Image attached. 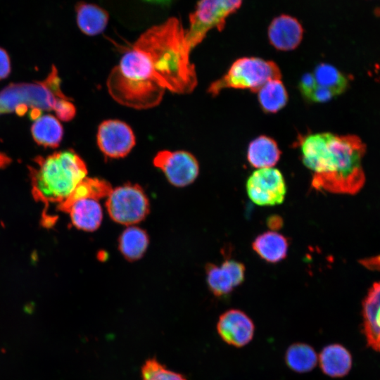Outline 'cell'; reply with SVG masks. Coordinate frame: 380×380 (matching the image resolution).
<instances>
[{"mask_svg": "<svg viewBox=\"0 0 380 380\" xmlns=\"http://www.w3.org/2000/svg\"><path fill=\"white\" fill-rule=\"evenodd\" d=\"M311 172V186L319 191L354 195L365 183L362 160L366 145L355 134H300L296 143Z\"/></svg>", "mask_w": 380, "mask_h": 380, "instance_id": "6da1fadb", "label": "cell"}, {"mask_svg": "<svg viewBox=\"0 0 380 380\" xmlns=\"http://www.w3.org/2000/svg\"><path fill=\"white\" fill-rule=\"evenodd\" d=\"M148 80L165 90L185 94L197 86V75L190 61L185 30L176 18L153 26L142 33L132 46Z\"/></svg>", "mask_w": 380, "mask_h": 380, "instance_id": "7a4b0ae2", "label": "cell"}, {"mask_svg": "<svg viewBox=\"0 0 380 380\" xmlns=\"http://www.w3.org/2000/svg\"><path fill=\"white\" fill-rule=\"evenodd\" d=\"M30 166L32 194L35 200L48 204L63 202L87 175L83 159L73 150L37 156Z\"/></svg>", "mask_w": 380, "mask_h": 380, "instance_id": "3957f363", "label": "cell"}, {"mask_svg": "<svg viewBox=\"0 0 380 380\" xmlns=\"http://www.w3.org/2000/svg\"><path fill=\"white\" fill-rule=\"evenodd\" d=\"M60 84L56 74H49L43 82L11 84L0 91V114L15 112L23 115L28 109L53 110L58 100L69 99Z\"/></svg>", "mask_w": 380, "mask_h": 380, "instance_id": "277c9868", "label": "cell"}, {"mask_svg": "<svg viewBox=\"0 0 380 380\" xmlns=\"http://www.w3.org/2000/svg\"><path fill=\"white\" fill-rule=\"evenodd\" d=\"M281 77L280 68L274 61L258 57H242L236 59L224 75L209 85L208 93L215 96L225 89L258 92L268 81Z\"/></svg>", "mask_w": 380, "mask_h": 380, "instance_id": "5b68a950", "label": "cell"}, {"mask_svg": "<svg viewBox=\"0 0 380 380\" xmlns=\"http://www.w3.org/2000/svg\"><path fill=\"white\" fill-rule=\"evenodd\" d=\"M107 89L118 103L138 109H148L162 101L165 89L156 83L129 79L115 66L107 78Z\"/></svg>", "mask_w": 380, "mask_h": 380, "instance_id": "8992f818", "label": "cell"}, {"mask_svg": "<svg viewBox=\"0 0 380 380\" xmlns=\"http://www.w3.org/2000/svg\"><path fill=\"white\" fill-rule=\"evenodd\" d=\"M243 0H199L189 15V27L185 31L187 43L192 50L215 28L221 31L227 18L236 12Z\"/></svg>", "mask_w": 380, "mask_h": 380, "instance_id": "52a82bcc", "label": "cell"}, {"mask_svg": "<svg viewBox=\"0 0 380 380\" xmlns=\"http://www.w3.org/2000/svg\"><path fill=\"white\" fill-rule=\"evenodd\" d=\"M106 207L113 221L126 226L142 221L150 210L149 201L143 189L131 183L113 189L107 196Z\"/></svg>", "mask_w": 380, "mask_h": 380, "instance_id": "ba28073f", "label": "cell"}, {"mask_svg": "<svg viewBox=\"0 0 380 380\" xmlns=\"http://www.w3.org/2000/svg\"><path fill=\"white\" fill-rule=\"evenodd\" d=\"M250 200L260 206H273L283 203L286 184L281 171L274 167L259 168L251 173L246 183Z\"/></svg>", "mask_w": 380, "mask_h": 380, "instance_id": "9c48e42d", "label": "cell"}, {"mask_svg": "<svg viewBox=\"0 0 380 380\" xmlns=\"http://www.w3.org/2000/svg\"><path fill=\"white\" fill-rule=\"evenodd\" d=\"M153 163L163 172L171 184L177 187L191 184L199 173L198 160L186 151H160L154 157Z\"/></svg>", "mask_w": 380, "mask_h": 380, "instance_id": "30bf717a", "label": "cell"}, {"mask_svg": "<svg viewBox=\"0 0 380 380\" xmlns=\"http://www.w3.org/2000/svg\"><path fill=\"white\" fill-rule=\"evenodd\" d=\"M97 144L104 156L120 158L127 156L136 144L132 128L119 120H106L98 128Z\"/></svg>", "mask_w": 380, "mask_h": 380, "instance_id": "8fae6325", "label": "cell"}, {"mask_svg": "<svg viewBox=\"0 0 380 380\" xmlns=\"http://www.w3.org/2000/svg\"><path fill=\"white\" fill-rule=\"evenodd\" d=\"M246 268L242 262L226 259L220 266L208 263L205 266L206 281L210 291L217 297L229 295L235 287L245 279Z\"/></svg>", "mask_w": 380, "mask_h": 380, "instance_id": "7c38bea8", "label": "cell"}, {"mask_svg": "<svg viewBox=\"0 0 380 380\" xmlns=\"http://www.w3.org/2000/svg\"><path fill=\"white\" fill-rule=\"evenodd\" d=\"M217 331L225 343L235 347H243L253 339L255 325L244 312L230 309L220 316Z\"/></svg>", "mask_w": 380, "mask_h": 380, "instance_id": "4fadbf2b", "label": "cell"}, {"mask_svg": "<svg viewBox=\"0 0 380 380\" xmlns=\"http://www.w3.org/2000/svg\"><path fill=\"white\" fill-rule=\"evenodd\" d=\"M303 35L300 23L287 15L275 18L268 28L270 44L280 51H291L300 44Z\"/></svg>", "mask_w": 380, "mask_h": 380, "instance_id": "5bb4252c", "label": "cell"}, {"mask_svg": "<svg viewBox=\"0 0 380 380\" xmlns=\"http://www.w3.org/2000/svg\"><path fill=\"white\" fill-rule=\"evenodd\" d=\"M362 317L367 346L380 353V281L372 284L362 302Z\"/></svg>", "mask_w": 380, "mask_h": 380, "instance_id": "9a60e30c", "label": "cell"}, {"mask_svg": "<svg viewBox=\"0 0 380 380\" xmlns=\"http://www.w3.org/2000/svg\"><path fill=\"white\" fill-rule=\"evenodd\" d=\"M72 224L87 232L97 229L103 220V210L99 200L87 198L75 201L68 208Z\"/></svg>", "mask_w": 380, "mask_h": 380, "instance_id": "2e32d148", "label": "cell"}, {"mask_svg": "<svg viewBox=\"0 0 380 380\" xmlns=\"http://www.w3.org/2000/svg\"><path fill=\"white\" fill-rule=\"evenodd\" d=\"M318 362L324 374L331 377H343L352 367L350 353L338 343L325 346L318 356Z\"/></svg>", "mask_w": 380, "mask_h": 380, "instance_id": "e0dca14e", "label": "cell"}, {"mask_svg": "<svg viewBox=\"0 0 380 380\" xmlns=\"http://www.w3.org/2000/svg\"><path fill=\"white\" fill-rule=\"evenodd\" d=\"M252 248L263 260L277 263L286 257L289 242L284 235L274 231H267L255 237Z\"/></svg>", "mask_w": 380, "mask_h": 380, "instance_id": "ac0fdd59", "label": "cell"}, {"mask_svg": "<svg viewBox=\"0 0 380 380\" xmlns=\"http://www.w3.org/2000/svg\"><path fill=\"white\" fill-rule=\"evenodd\" d=\"M281 152L277 141L266 135L252 140L247 150V160L255 168L272 167L279 160Z\"/></svg>", "mask_w": 380, "mask_h": 380, "instance_id": "d6986e66", "label": "cell"}, {"mask_svg": "<svg viewBox=\"0 0 380 380\" xmlns=\"http://www.w3.org/2000/svg\"><path fill=\"white\" fill-rule=\"evenodd\" d=\"M76 21L80 31L88 36L101 33L106 27L108 13L100 6L86 2L75 6Z\"/></svg>", "mask_w": 380, "mask_h": 380, "instance_id": "ffe728a7", "label": "cell"}, {"mask_svg": "<svg viewBox=\"0 0 380 380\" xmlns=\"http://www.w3.org/2000/svg\"><path fill=\"white\" fill-rule=\"evenodd\" d=\"M31 132L38 144L56 148L62 141L63 128L58 118L51 115H44L34 120Z\"/></svg>", "mask_w": 380, "mask_h": 380, "instance_id": "44dd1931", "label": "cell"}, {"mask_svg": "<svg viewBox=\"0 0 380 380\" xmlns=\"http://www.w3.org/2000/svg\"><path fill=\"white\" fill-rule=\"evenodd\" d=\"M113 188L107 181L99 178L85 177L73 190L72 194L61 203L58 209L67 212L70 206L76 201L91 198L99 200L106 197Z\"/></svg>", "mask_w": 380, "mask_h": 380, "instance_id": "7402d4cb", "label": "cell"}, {"mask_svg": "<svg viewBox=\"0 0 380 380\" xmlns=\"http://www.w3.org/2000/svg\"><path fill=\"white\" fill-rule=\"evenodd\" d=\"M149 243L147 233L134 225L128 226L120 234L118 248L122 255L129 261L141 258Z\"/></svg>", "mask_w": 380, "mask_h": 380, "instance_id": "603a6c76", "label": "cell"}, {"mask_svg": "<svg viewBox=\"0 0 380 380\" xmlns=\"http://www.w3.org/2000/svg\"><path fill=\"white\" fill-rule=\"evenodd\" d=\"M262 110L267 113H275L287 103L289 95L281 79L268 81L257 92Z\"/></svg>", "mask_w": 380, "mask_h": 380, "instance_id": "cb8c5ba5", "label": "cell"}, {"mask_svg": "<svg viewBox=\"0 0 380 380\" xmlns=\"http://www.w3.org/2000/svg\"><path fill=\"white\" fill-rule=\"evenodd\" d=\"M312 74L315 85L330 91L334 96L343 94L348 87V77L330 64L317 65Z\"/></svg>", "mask_w": 380, "mask_h": 380, "instance_id": "d4e9b609", "label": "cell"}, {"mask_svg": "<svg viewBox=\"0 0 380 380\" xmlns=\"http://www.w3.org/2000/svg\"><path fill=\"white\" fill-rule=\"evenodd\" d=\"M287 366L297 373L312 370L318 362V355L314 348L303 343L291 345L285 353Z\"/></svg>", "mask_w": 380, "mask_h": 380, "instance_id": "484cf974", "label": "cell"}, {"mask_svg": "<svg viewBox=\"0 0 380 380\" xmlns=\"http://www.w3.org/2000/svg\"><path fill=\"white\" fill-rule=\"evenodd\" d=\"M141 373L142 380H187L182 374L168 369L156 358L146 360Z\"/></svg>", "mask_w": 380, "mask_h": 380, "instance_id": "4316f807", "label": "cell"}, {"mask_svg": "<svg viewBox=\"0 0 380 380\" xmlns=\"http://www.w3.org/2000/svg\"><path fill=\"white\" fill-rule=\"evenodd\" d=\"M70 100V99H59L53 107V110L57 118L64 122L72 120L76 114L75 106Z\"/></svg>", "mask_w": 380, "mask_h": 380, "instance_id": "83f0119b", "label": "cell"}, {"mask_svg": "<svg viewBox=\"0 0 380 380\" xmlns=\"http://www.w3.org/2000/svg\"><path fill=\"white\" fill-rule=\"evenodd\" d=\"M11 72L10 57L7 51L0 47V80L7 77Z\"/></svg>", "mask_w": 380, "mask_h": 380, "instance_id": "f1b7e54d", "label": "cell"}, {"mask_svg": "<svg viewBox=\"0 0 380 380\" xmlns=\"http://www.w3.org/2000/svg\"><path fill=\"white\" fill-rule=\"evenodd\" d=\"M282 220L279 216H271L267 220L268 226L274 229L281 226Z\"/></svg>", "mask_w": 380, "mask_h": 380, "instance_id": "f546056e", "label": "cell"}, {"mask_svg": "<svg viewBox=\"0 0 380 380\" xmlns=\"http://www.w3.org/2000/svg\"><path fill=\"white\" fill-rule=\"evenodd\" d=\"M11 160L10 158L0 152V169L8 165L11 163Z\"/></svg>", "mask_w": 380, "mask_h": 380, "instance_id": "4dcf8cb0", "label": "cell"}, {"mask_svg": "<svg viewBox=\"0 0 380 380\" xmlns=\"http://www.w3.org/2000/svg\"><path fill=\"white\" fill-rule=\"evenodd\" d=\"M146 2L151 3V4H156L158 5H169L171 4L174 0H144Z\"/></svg>", "mask_w": 380, "mask_h": 380, "instance_id": "1f68e13d", "label": "cell"}]
</instances>
